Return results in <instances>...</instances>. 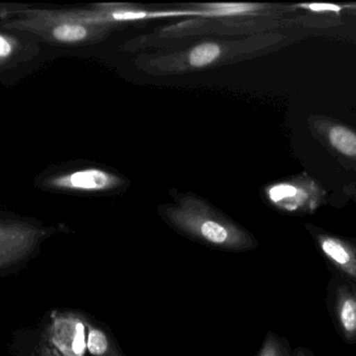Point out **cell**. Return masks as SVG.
<instances>
[{
	"label": "cell",
	"mask_w": 356,
	"mask_h": 356,
	"mask_svg": "<svg viewBox=\"0 0 356 356\" xmlns=\"http://www.w3.org/2000/svg\"><path fill=\"white\" fill-rule=\"evenodd\" d=\"M293 356H317L311 349L305 348V347H298L293 351Z\"/></svg>",
	"instance_id": "cell-15"
},
{
	"label": "cell",
	"mask_w": 356,
	"mask_h": 356,
	"mask_svg": "<svg viewBox=\"0 0 356 356\" xmlns=\"http://www.w3.org/2000/svg\"><path fill=\"white\" fill-rule=\"evenodd\" d=\"M302 6L309 8V10H315V12H334L338 13L342 10V8L336 4H328V3H311V4H302Z\"/></svg>",
	"instance_id": "cell-13"
},
{
	"label": "cell",
	"mask_w": 356,
	"mask_h": 356,
	"mask_svg": "<svg viewBox=\"0 0 356 356\" xmlns=\"http://www.w3.org/2000/svg\"><path fill=\"white\" fill-rule=\"evenodd\" d=\"M221 54V48L218 44L207 42L193 48L188 56V62L193 67H205L215 62Z\"/></svg>",
	"instance_id": "cell-9"
},
{
	"label": "cell",
	"mask_w": 356,
	"mask_h": 356,
	"mask_svg": "<svg viewBox=\"0 0 356 356\" xmlns=\"http://www.w3.org/2000/svg\"><path fill=\"white\" fill-rule=\"evenodd\" d=\"M47 231L22 221H0V272L13 271L35 254Z\"/></svg>",
	"instance_id": "cell-2"
},
{
	"label": "cell",
	"mask_w": 356,
	"mask_h": 356,
	"mask_svg": "<svg viewBox=\"0 0 356 356\" xmlns=\"http://www.w3.org/2000/svg\"><path fill=\"white\" fill-rule=\"evenodd\" d=\"M52 346L64 356H85L86 324L73 314H58L49 327Z\"/></svg>",
	"instance_id": "cell-5"
},
{
	"label": "cell",
	"mask_w": 356,
	"mask_h": 356,
	"mask_svg": "<svg viewBox=\"0 0 356 356\" xmlns=\"http://www.w3.org/2000/svg\"><path fill=\"white\" fill-rule=\"evenodd\" d=\"M259 356H293V353L286 340L269 334Z\"/></svg>",
	"instance_id": "cell-10"
},
{
	"label": "cell",
	"mask_w": 356,
	"mask_h": 356,
	"mask_svg": "<svg viewBox=\"0 0 356 356\" xmlns=\"http://www.w3.org/2000/svg\"><path fill=\"white\" fill-rule=\"evenodd\" d=\"M87 349L93 356H104L108 353V341L104 332L97 328H90L88 332Z\"/></svg>",
	"instance_id": "cell-11"
},
{
	"label": "cell",
	"mask_w": 356,
	"mask_h": 356,
	"mask_svg": "<svg viewBox=\"0 0 356 356\" xmlns=\"http://www.w3.org/2000/svg\"><path fill=\"white\" fill-rule=\"evenodd\" d=\"M353 245H355V251H356V240H353Z\"/></svg>",
	"instance_id": "cell-16"
},
{
	"label": "cell",
	"mask_w": 356,
	"mask_h": 356,
	"mask_svg": "<svg viewBox=\"0 0 356 356\" xmlns=\"http://www.w3.org/2000/svg\"><path fill=\"white\" fill-rule=\"evenodd\" d=\"M330 144L341 154L356 157V134L342 125H334L328 132Z\"/></svg>",
	"instance_id": "cell-8"
},
{
	"label": "cell",
	"mask_w": 356,
	"mask_h": 356,
	"mask_svg": "<svg viewBox=\"0 0 356 356\" xmlns=\"http://www.w3.org/2000/svg\"><path fill=\"white\" fill-rule=\"evenodd\" d=\"M118 179L106 171L96 169H83L48 180L46 185L58 189L98 192L112 188Z\"/></svg>",
	"instance_id": "cell-6"
},
{
	"label": "cell",
	"mask_w": 356,
	"mask_h": 356,
	"mask_svg": "<svg viewBox=\"0 0 356 356\" xmlns=\"http://www.w3.org/2000/svg\"><path fill=\"white\" fill-rule=\"evenodd\" d=\"M38 356H60V355L56 353L51 344L48 345L44 343L38 351Z\"/></svg>",
	"instance_id": "cell-14"
},
{
	"label": "cell",
	"mask_w": 356,
	"mask_h": 356,
	"mask_svg": "<svg viewBox=\"0 0 356 356\" xmlns=\"http://www.w3.org/2000/svg\"><path fill=\"white\" fill-rule=\"evenodd\" d=\"M15 46H16V43L12 38L3 35V33H0V63L3 62L12 56L15 50Z\"/></svg>",
	"instance_id": "cell-12"
},
{
	"label": "cell",
	"mask_w": 356,
	"mask_h": 356,
	"mask_svg": "<svg viewBox=\"0 0 356 356\" xmlns=\"http://www.w3.org/2000/svg\"><path fill=\"white\" fill-rule=\"evenodd\" d=\"M326 307L334 330L343 342L356 346V286L332 273Z\"/></svg>",
	"instance_id": "cell-3"
},
{
	"label": "cell",
	"mask_w": 356,
	"mask_h": 356,
	"mask_svg": "<svg viewBox=\"0 0 356 356\" xmlns=\"http://www.w3.org/2000/svg\"><path fill=\"white\" fill-rule=\"evenodd\" d=\"M313 238L332 273L356 286V251L353 240L322 231H314Z\"/></svg>",
	"instance_id": "cell-4"
},
{
	"label": "cell",
	"mask_w": 356,
	"mask_h": 356,
	"mask_svg": "<svg viewBox=\"0 0 356 356\" xmlns=\"http://www.w3.org/2000/svg\"><path fill=\"white\" fill-rule=\"evenodd\" d=\"M169 217L178 227L197 238L222 247L243 246L245 236L236 227L213 217L209 209L197 202H186L181 207L169 211Z\"/></svg>",
	"instance_id": "cell-1"
},
{
	"label": "cell",
	"mask_w": 356,
	"mask_h": 356,
	"mask_svg": "<svg viewBox=\"0 0 356 356\" xmlns=\"http://www.w3.org/2000/svg\"><path fill=\"white\" fill-rule=\"evenodd\" d=\"M45 20H51L56 22L50 31V36L56 41L62 43H75L85 40L89 35V29L83 23L77 21L67 20V19L58 18V17L38 16Z\"/></svg>",
	"instance_id": "cell-7"
}]
</instances>
